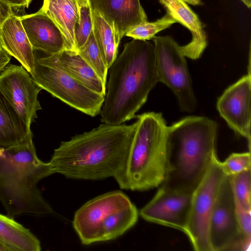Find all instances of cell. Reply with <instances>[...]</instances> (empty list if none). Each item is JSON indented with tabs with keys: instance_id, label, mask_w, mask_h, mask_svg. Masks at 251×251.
<instances>
[{
	"instance_id": "cell-32",
	"label": "cell",
	"mask_w": 251,
	"mask_h": 251,
	"mask_svg": "<svg viewBox=\"0 0 251 251\" xmlns=\"http://www.w3.org/2000/svg\"><path fill=\"white\" fill-rule=\"evenodd\" d=\"M11 56L2 47L0 48V74L7 65Z\"/></svg>"
},
{
	"instance_id": "cell-16",
	"label": "cell",
	"mask_w": 251,
	"mask_h": 251,
	"mask_svg": "<svg viewBox=\"0 0 251 251\" xmlns=\"http://www.w3.org/2000/svg\"><path fill=\"white\" fill-rule=\"evenodd\" d=\"M160 4L176 22L187 28L192 35L191 41L180 46L185 57L200 58L207 46L204 27L198 15L187 4L186 0H158Z\"/></svg>"
},
{
	"instance_id": "cell-23",
	"label": "cell",
	"mask_w": 251,
	"mask_h": 251,
	"mask_svg": "<svg viewBox=\"0 0 251 251\" xmlns=\"http://www.w3.org/2000/svg\"><path fill=\"white\" fill-rule=\"evenodd\" d=\"M91 10L93 34L103 62L108 69L117 56L119 44L112 27L95 10L92 8Z\"/></svg>"
},
{
	"instance_id": "cell-8",
	"label": "cell",
	"mask_w": 251,
	"mask_h": 251,
	"mask_svg": "<svg viewBox=\"0 0 251 251\" xmlns=\"http://www.w3.org/2000/svg\"><path fill=\"white\" fill-rule=\"evenodd\" d=\"M208 240L211 251H246L251 242L239 226L230 176L221 184L210 217Z\"/></svg>"
},
{
	"instance_id": "cell-3",
	"label": "cell",
	"mask_w": 251,
	"mask_h": 251,
	"mask_svg": "<svg viewBox=\"0 0 251 251\" xmlns=\"http://www.w3.org/2000/svg\"><path fill=\"white\" fill-rule=\"evenodd\" d=\"M217 125L206 117L189 116L167 128L165 175L161 186L192 194L216 154Z\"/></svg>"
},
{
	"instance_id": "cell-21",
	"label": "cell",
	"mask_w": 251,
	"mask_h": 251,
	"mask_svg": "<svg viewBox=\"0 0 251 251\" xmlns=\"http://www.w3.org/2000/svg\"><path fill=\"white\" fill-rule=\"evenodd\" d=\"M0 242L10 251H40L39 240L29 229L8 215L0 213Z\"/></svg>"
},
{
	"instance_id": "cell-25",
	"label": "cell",
	"mask_w": 251,
	"mask_h": 251,
	"mask_svg": "<svg viewBox=\"0 0 251 251\" xmlns=\"http://www.w3.org/2000/svg\"><path fill=\"white\" fill-rule=\"evenodd\" d=\"M78 18L74 28L75 47L77 50L87 40L93 30V18L89 0H77Z\"/></svg>"
},
{
	"instance_id": "cell-35",
	"label": "cell",
	"mask_w": 251,
	"mask_h": 251,
	"mask_svg": "<svg viewBox=\"0 0 251 251\" xmlns=\"http://www.w3.org/2000/svg\"><path fill=\"white\" fill-rule=\"evenodd\" d=\"M0 48H1V45H0Z\"/></svg>"
},
{
	"instance_id": "cell-2",
	"label": "cell",
	"mask_w": 251,
	"mask_h": 251,
	"mask_svg": "<svg viewBox=\"0 0 251 251\" xmlns=\"http://www.w3.org/2000/svg\"><path fill=\"white\" fill-rule=\"evenodd\" d=\"M108 71L100 121L119 125L136 117L159 82L153 45L148 40L133 39L124 45Z\"/></svg>"
},
{
	"instance_id": "cell-11",
	"label": "cell",
	"mask_w": 251,
	"mask_h": 251,
	"mask_svg": "<svg viewBox=\"0 0 251 251\" xmlns=\"http://www.w3.org/2000/svg\"><path fill=\"white\" fill-rule=\"evenodd\" d=\"M42 90L22 65H7L0 74V91L29 127L41 108L38 95Z\"/></svg>"
},
{
	"instance_id": "cell-22",
	"label": "cell",
	"mask_w": 251,
	"mask_h": 251,
	"mask_svg": "<svg viewBox=\"0 0 251 251\" xmlns=\"http://www.w3.org/2000/svg\"><path fill=\"white\" fill-rule=\"evenodd\" d=\"M139 215V211L132 202L111 213L103 224L101 242L114 240L122 236L136 224Z\"/></svg>"
},
{
	"instance_id": "cell-14",
	"label": "cell",
	"mask_w": 251,
	"mask_h": 251,
	"mask_svg": "<svg viewBox=\"0 0 251 251\" xmlns=\"http://www.w3.org/2000/svg\"><path fill=\"white\" fill-rule=\"evenodd\" d=\"M92 9L113 28L119 44L133 27L148 21L139 0H89Z\"/></svg>"
},
{
	"instance_id": "cell-31",
	"label": "cell",
	"mask_w": 251,
	"mask_h": 251,
	"mask_svg": "<svg viewBox=\"0 0 251 251\" xmlns=\"http://www.w3.org/2000/svg\"><path fill=\"white\" fill-rule=\"evenodd\" d=\"M12 8H28L32 0H2Z\"/></svg>"
},
{
	"instance_id": "cell-7",
	"label": "cell",
	"mask_w": 251,
	"mask_h": 251,
	"mask_svg": "<svg viewBox=\"0 0 251 251\" xmlns=\"http://www.w3.org/2000/svg\"><path fill=\"white\" fill-rule=\"evenodd\" d=\"M226 173L215 155L202 180L192 194L190 211L184 233L196 251H211L208 240L210 217Z\"/></svg>"
},
{
	"instance_id": "cell-30",
	"label": "cell",
	"mask_w": 251,
	"mask_h": 251,
	"mask_svg": "<svg viewBox=\"0 0 251 251\" xmlns=\"http://www.w3.org/2000/svg\"><path fill=\"white\" fill-rule=\"evenodd\" d=\"M13 14L12 8L2 0H0V26Z\"/></svg>"
},
{
	"instance_id": "cell-13",
	"label": "cell",
	"mask_w": 251,
	"mask_h": 251,
	"mask_svg": "<svg viewBox=\"0 0 251 251\" xmlns=\"http://www.w3.org/2000/svg\"><path fill=\"white\" fill-rule=\"evenodd\" d=\"M250 70L228 87L218 99L216 107L220 116L235 132L246 138L251 149Z\"/></svg>"
},
{
	"instance_id": "cell-12",
	"label": "cell",
	"mask_w": 251,
	"mask_h": 251,
	"mask_svg": "<svg viewBox=\"0 0 251 251\" xmlns=\"http://www.w3.org/2000/svg\"><path fill=\"white\" fill-rule=\"evenodd\" d=\"M192 194L160 187L152 199L139 211L145 220L184 232L191 204Z\"/></svg>"
},
{
	"instance_id": "cell-19",
	"label": "cell",
	"mask_w": 251,
	"mask_h": 251,
	"mask_svg": "<svg viewBox=\"0 0 251 251\" xmlns=\"http://www.w3.org/2000/svg\"><path fill=\"white\" fill-rule=\"evenodd\" d=\"M31 139L30 127L0 91V150L21 145Z\"/></svg>"
},
{
	"instance_id": "cell-9",
	"label": "cell",
	"mask_w": 251,
	"mask_h": 251,
	"mask_svg": "<svg viewBox=\"0 0 251 251\" xmlns=\"http://www.w3.org/2000/svg\"><path fill=\"white\" fill-rule=\"evenodd\" d=\"M31 76L42 89L72 107L91 117L100 113L104 96L91 90L64 71L35 60Z\"/></svg>"
},
{
	"instance_id": "cell-26",
	"label": "cell",
	"mask_w": 251,
	"mask_h": 251,
	"mask_svg": "<svg viewBox=\"0 0 251 251\" xmlns=\"http://www.w3.org/2000/svg\"><path fill=\"white\" fill-rule=\"evenodd\" d=\"M176 23L175 20L166 13L162 18L154 22L147 21L133 27L125 35L134 39L149 40L153 38L158 32L170 27Z\"/></svg>"
},
{
	"instance_id": "cell-6",
	"label": "cell",
	"mask_w": 251,
	"mask_h": 251,
	"mask_svg": "<svg viewBox=\"0 0 251 251\" xmlns=\"http://www.w3.org/2000/svg\"><path fill=\"white\" fill-rule=\"evenodd\" d=\"M152 39L159 82L174 92L182 111H194L197 107L196 98L180 46L169 36H155Z\"/></svg>"
},
{
	"instance_id": "cell-10",
	"label": "cell",
	"mask_w": 251,
	"mask_h": 251,
	"mask_svg": "<svg viewBox=\"0 0 251 251\" xmlns=\"http://www.w3.org/2000/svg\"><path fill=\"white\" fill-rule=\"evenodd\" d=\"M131 203L121 191L102 194L85 203L75 212L72 222L81 244L100 242L102 226L108 216Z\"/></svg>"
},
{
	"instance_id": "cell-4",
	"label": "cell",
	"mask_w": 251,
	"mask_h": 251,
	"mask_svg": "<svg viewBox=\"0 0 251 251\" xmlns=\"http://www.w3.org/2000/svg\"><path fill=\"white\" fill-rule=\"evenodd\" d=\"M54 174L49 162L37 155L32 139L0 150V201L7 215H54V211L38 188L43 178Z\"/></svg>"
},
{
	"instance_id": "cell-18",
	"label": "cell",
	"mask_w": 251,
	"mask_h": 251,
	"mask_svg": "<svg viewBox=\"0 0 251 251\" xmlns=\"http://www.w3.org/2000/svg\"><path fill=\"white\" fill-rule=\"evenodd\" d=\"M0 43L32 75L35 57L33 49L22 25L19 16L14 13L0 26Z\"/></svg>"
},
{
	"instance_id": "cell-1",
	"label": "cell",
	"mask_w": 251,
	"mask_h": 251,
	"mask_svg": "<svg viewBox=\"0 0 251 251\" xmlns=\"http://www.w3.org/2000/svg\"><path fill=\"white\" fill-rule=\"evenodd\" d=\"M136 125V122L129 125L102 124L61 142L50 161L54 174L90 180L113 177L119 185Z\"/></svg>"
},
{
	"instance_id": "cell-27",
	"label": "cell",
	"mask_w": 251,
	"mask_h": 251,
	"mask_svg": "<svg viewBox=\"0 0 251 251\" xmlns=\"http://www.w3.org/2000/svg\"><path fill=\"white\" fill-rule=\"evenodd\" d=\"M251 170L230 176L236 203L244 209L251 211Z\"/></svg>"
},
{
	"instance_id": "cell-29",
	"label": "cell",
	"mask_w": 251,
	"mask_h": 251,
	"mask_svg": "<svg viewBox=\"0 0 251 251\" xmlns=\"http://www.w3.org/2000/svg\"><path fill=\"white\" fill-rule=\"evenodd\" d=\"M251 212L244 209L236 203V213L240 228L245 238L250 242L251 239Z\"/></svg>"
},
{
	"instance_id": "cell-5",
	"label": "cell",
	"mask_w": 251,
	"mask_h": 251,
	"mask_svg": "<svg viewBox=\"0 0 251 251\" xmlns=\"http://www.w3.org/2000/svg\"><path fill=\"white\" fill-rule=\"evenodd\" d=\"M136 128L128 153L121 189L144 191L162 183L166 172L167 128L160 113L137 116Z\"/></svg>"
},
{
	"instance_id": "cell-28",
	"label": "cell",
	"mask_w": 251,
	"mask_h": 251,
	"mask_svg": "<svg viewBox=\"0 0 251 251\" xmlns=\"http://www.w3.org/2000/svg\"><path fill=\"white\" fill-rule=\"evenodd\" d=\"M222 165L226 174L229 176L251 170V151L233 153L222 162Z\"/></svg>"
},
{
	"instance_id": "cell-17",
	"label": "cell",
	"mask_w": 251,
	"mask_h": 251,
	"mask_svg": "<svg viewBox=\"0 0 251 251\" xmlns=\"http://www.w3.org/2000/svg\"><path fill=\"white\" fill-rule=\"evenodd\" d=\"M39 64L60 69L91 90L103 96L106 85L77 52L65 50L46 57L35 58Z\"/></svg>"
},
{
	"instance_id": "cell-20",
	"label": "cell",
	"mask_w": 251,
	"mask_h": 251,
	"mask_svg": "<svg viewBox=\"0 0 251 251\" xmlns=\"http://www.w3.org/2000/svg\"><path fill=\"white\" fill-rule=\"evenodd\" d=\"M62 33L65 49L77 52L74 28L78 18L77 0H44L41 8Z\"/></svg>"
},
{
	"instance_id": "cell-34",
	"label": "cell",
	"mask_w": 251,
	"mask_h": 251,
	"mask_svg": "<svg viewBox=\"0 0 251 251\" xmlns=\"http://www.w3.org/2000/svg\"><path fill=\"white\" fill-rule=\"evenodd\" d=\"M0 251H10V250L7 247L0 242Z\"/></svg>"
},
{
	"instance_id": "cell-24",
	"label": "cell",
	"mask_w": 251,
	"mask_h": 251,
	"mask_svg": "<svg viewBox=\"0 0 251 251\" xmlns=\"http://www.w3.org/2000/svg\"><path fill=\"white\" fill-rule=\"evenodd\" d=\"M77 53L93 70L106 85L108 68L100 54L93 30L85 43L77 50Z\"/></svg>"
},
{
	"instance_id": "cell-15",
	"label": "cell",
	"mask_w": 251,
	"mask_h": 251,
	"mask_svg": "<svg viewBox=\"0 0 251 251\" xmlns=\"http://www.w3.org/2000/svg\"><path fill=\"white\" fill-rule=\"evenodd\" d=\"M20 18L33 50H42L51 55L66 50L60 30L41 9L36 13Z\"/></svg>"
},
{
	"instance_id": "cell-33",
	"label": "cell",
	"mask_w": 251,
	"mask_h": 251,
	"mask_svg": "<svg viewBox=\"0 0 251 251\" xmlns=\"http://www.w3.org/2000/svg\"><path fill=\"white\" fill-rule=\"evenodd\" d=\"M248 8L251 7V0H240Z\"/></svg>"
}]
</instances>
